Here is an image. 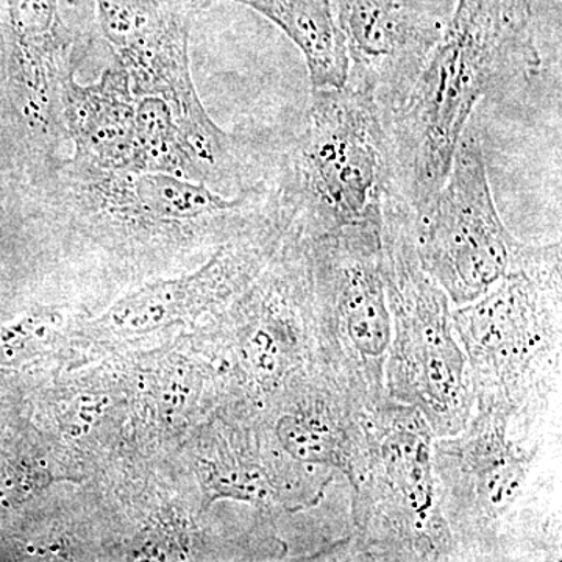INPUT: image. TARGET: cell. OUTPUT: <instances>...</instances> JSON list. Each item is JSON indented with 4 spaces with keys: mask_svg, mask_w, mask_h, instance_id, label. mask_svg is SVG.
Masks as SVG:
<instances>
[{
    "mask_svg": "<svg viewBox=\"0 0 562 562\" xmlns=\"http://www.w3.org/2000/svg\"><path fill=\"white\" fill-rule=\"evenodd\" d=\"M506 60L519 63L495 0H458L401 101L383 114L391 188L419 220L439 194L476 105ZM522 66V65H520Z\"/></svg>",
    "mask_w": 562,
    "mask_h": 562,
    "instance_id": "cell-1",
    "label": "cell"
},
{
    "mask_svg": "<svg viewBox=\"0 0 562 562\" xmlns=\"http://www.w3.org/2000/svg\"><path fill=\"white\" fill-rule=\"evenodd\" d=\"M321 362L372 398L386 395L392 319L382 220L310 236Z\"/></svg>",
    "mask_w": 562,
    "mask_h": 562,
    "instance_id": "cell-8",
    "label": "cell"
},
{
    "mask_svg": "<svg viewBox=\"0 0 562 562\" xmlns=\"http://www.w3.org/2000/svg\"><path fill=\"white\" fill-rule=\"evenodd\" d=\"M50 214L74 222L116 249L183 247L194 239L231 238L277 199L273 173L235 195L201 181L151 171H102L68 157L38 172Z\"/></svg>",
    "mask_w": 562,
    "mask_h": 562,
    "instance_id": "cell-2",
    "label": "cell"
},
{
    "mask_svg": "<svg viewBox=\"0 0 562 562\" xmlns=\"http://www.w3.org/2000/svg\"><path fill=\"white\" fill-rule=\"evenodd\" d=\"M475 406L536 413L560 373L561 244H525L482 297L452 310Z\"/></svg>",
    "mask_w": 562,
    "mask_h": 562,
    "instance_id": "cell-3",
    "label": "cell"
},
{
    "mask_svg": "<svg viewBox=\"0 0 562 562\" xmlns=\"http://www.w3.org/2000/svg\"><path fill=\"white\" fill-rule=\"evenodd\" d=\"M192 0H95L103 44L131 77L136 98L161 99L199 162L209 187L235 191L249 173L235 140L205 110L192 80Z\"/></svg>",
    "mask_w": 562,
    "mask_h": 562,
    "instance_id": "cell-7",
    "label": "cell"
},
{
    "mask_svg": "<svg viewBox=\"0 0 562 562\" xmlns=\"http://www.w3.org/2000/svg\"><path fill=\"white\" fill-rule=\"evenodd\" d=\"M362 473L353 490L355 546L390 560L457 554L439 506L432 435L422 414L383 395L361 413Z\"/></svg>",
    "mask_w": 562,
    "mask_h": 562,
    "instance_id": "cell-6",
    "label": "cell"
},
{
    "mask_svg": "<svg viewBox=\"0 0 562 562\" xmlns=\"http://www.w3.org/2000/svg\"><path fill=\"white\" fill-rule=\"evenodd\" d=\"M501 10V16L505 31L516 47L517 54L522 58L524 65L530 72L541 68V55L536 47L535 31H532L531 18L532 0H495Z\"/></svg>",
    "mask_w": 562,
    "mask_h": 562,
    "instance_id": "cell-16",
    "label": "cell"
},
{
    "mask_svg": "<svg viewBox=\"0 0 562 562\" xmlns=\"http://www.w3.org/2000/svg\"><path fill=\"white\" fill-rule=\"evenodd\" d=\"M61 121L70 161L102 171H138L136 95L131 77L116 63L101 79L63 85Z\"/></svg>",
    "mask_w": 562,
    "mask_h": 562,
    "instance_id": "cell-13",
    "label": "cell"
},
{
    "mask_svg": "<svg viewBox=\"0 0 562 562\" xmlns=\"http://www.w3.org/2000/svg\"><path fill=\"white\" fill-rule=\"evenodd\" d=\"M382 239L392 319L386 394L417 409L436 438L458 435L475 412L468 358L454 333L452 303L417 257L412 210L392 190L383 202Z\"/></svg>",
    "mask_w": 562,
    "mask_h": 562,
    "instance_id": "cell-4",
    "label": "cell"
},
{
    "mask_svg": "<svg viewBox=\"0 0 562 562\" xmlns=\"http://www.w3.org/2000/svg\"><path fill=\"white\" fill-rule=\"evenodd\" d=\"M509 409L475 406L464 430L432 442L439 506L454 547L465 554L508 557L514 517L530 495L541 443L514 436Z\"/></svg>",
    "mask_w": 562,
    "mask_h": 562,
    "instance_id": "cell-9",
    "label": "cell"
},
{
    "mask_svg": "<svg viewBox=\"0 0 562 562\" xmlns=\"http://www.w3.org/2000/svg\"><path fill=\"white\" fill-rule=\"evenodd\" d=\"M5 58L7 68H9V46H7L5 9H3V0H0V74H2V69H5V66H3V63H5Z\"/></svg>",
    "mask_w": 562,
    "mask_h": 562,
    "instance_id": "cell-17",
    "label": "cell"
},
{
    "mask_svg": "<svg viewBox=\"0 0 562 562\" xmlns=\"http://www.w3.org/2000/svg\"><path fill=\"white\" fill-rule=\"evenodd\" d=\"M276 172L306 236L382 220L392 161L379 102L350 83L313 90L305 132Z\"/></svg>",
    "mask_w": 562,
    "mask_h": 562,
    "instance_id": "cell-5",
    "label": "cell"
},
{
    "mask_svg": "<svg viewBox=\"0 0 562 562\" xmlns=\"http://www.w3.org/2000/svg\"><path fill=\"white\" fill-rule=\"evenodd\" d=\"M136 131L138 171L171 173L205 183L198 157L166 102L150 95L136 98Z\"/></svg>",
    "mask_w": 562,
    "mask_h": 562,
    "instance_id": "cell-15",
    "label": "cell"
},
{
    "mask_svg": "<svg viewBox=\"0 0 562 562\" xmlns=\"http://www.w3.org/2000/svg\"><path fill=\"white\" fill-rule=\"evenodd\" d=\"M10 92L22 147L40 165L66 157L63 85L76 76L91 43L69 29L60 0H3Z\"/></svg>",
    "mask_w": 562,
    "mask_h": 562,
    "instance_id": "cell-11",
    "label": "cell"
},
{
    "mask_svg": "<svg viewBox=\"0 0 562 562\" xmlns=\"http://www.w3.org/2000/svg\"><path fill=\"white\" fill-rule=\"evenodd\" d=\"M217 2H235L273 22L302 52L313 90L346 87L349 55L333 0H192L198 13Z\"/></svg>",
    "mask_w": 562,
    "mask_h": 562,
    "instance_id": "cell-14",
    "label": "cell"
},
{
    "mask_svg": "<svg viewBox=\"0 0 562 562\" xmlns=\"http://www.w3.org/2000/svg\"><path fill=\"white\" fill-rule=\"evenodd\" d=\"M414 241L422 268L453 308L491 291L524 249L495 205L475 114L462 133L441 191L414 220Z\"/></svg>",
    "mask_w": 562,
    "mask_h": 562,
    "instance_id": "cell-10",
    "label": "cell"
},
{
    "mask_svg": "<svg viewBox=\"0 0 562 562\" xmlns=\"http://www.w3.org/2000/svg\"><path fill=\"white\" fill-rule=\"evenodd\" d=\"M347 55V83L369 91L383 114L401 101L443 24L414 0H333Z\"/></svg>",
    "mask_w": 562,
    "mask_h": 562,
    "instance_id": "cell-12",
    "label": "cell"
}]
</instances>
